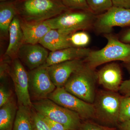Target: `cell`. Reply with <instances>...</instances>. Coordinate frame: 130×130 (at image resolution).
<instances>
[{
  "label": "cell",
  "mask_w": 130,
  "mask_h": 130,
  "mask_svg": "<svg viewBox=\"0 0 130 130\" xmlns=\"http://www.w3.org/2000/svg\"><path fill=\"white\" fill-rule=\"evenodd\" d=\"M15 3L18 15L27 21H46L69 10L61 0H20Z\"/></svg>",
  "instance_id": "6da1fadb"
},
{
  "label": "cell",
  "mask_w": 130,
  "mask_h": 130,
  "mask_svg": "<svg viewBox=\"0 0 130 130\" xmlns=\"http://www.w3.org/2000/svg\"><path fill=\"white\" fill-rule=\"evenodd\" d=\"M107 42L100 50L90 51L84 59L85 63L93 69L116 61L124 63L130 61V44L121 41L119 37L111 33L105 34Z\"/></svg>",
  "instance_id": "7a4b0ae2"
},
{
  "label": "cell",
  "mask_w": 130,
  "mask_h": 130,
  "mask_svg": "<svg viewBox=\"0 0 130 130\" xmlns=\"http://www.w3.org/2000/svg\"><path fill=\"white\" fill-rule=\"evenodd\" d=\"M97 15L91 11L69 9L47 20L51 29L69 35L93 28Z\"/></svg>",
  "instance_id": "3957f363"
},
{
  "label": "cell",
  "mask_w": 130,
  "mask_h": 130,
  "mask_svg": "<svg viewBox=\"0 0 130 130\" xmlns=\"http://www.w3.org/2000/svg\"><path fill=\"white\" fill-rule=\"evenodd\" d=\"M97 72L86 63L72 74L64 87L81 100L93 104L95 99Z\"/></svg>",
  "instance_id": "277c9868"
},
{
  "label": "cell",
  "mask_w": 130,
  "mask_h": 130,
  "mask_svg": "<svg viewBox=\"0 0 130 130\" xmlns=\"http://www.w3.org/2000/svg\"><path fill=\"white\" fill-rule=\"evenodd\" d=\"M32 108L40 114L60 123L68 130H79L82 124L78 114L48 98L32 102Z\"/></svg>",
  "instance_id": "5b68a950"
},
{
  "label": "cell",
  "mask_w": 130,
  "mask_h": 130,
  "mask_svg": "<svg viewBox=\"0 0 130 130\" xmlns=\"http://www.w3.org/2000/svg\"><path fill=\"white\" fill-rule=\"evenodd\" d=\"M121 97L118 92L106 90L96 92L93 103L94 118L107 124H117Z\"/></svg>",
  "instance_id": "8992f818"
},
{
  "label": "cell",
  "mask_w": 130,
  "mask_h": 130,
  "mask_svg": "<svg viewBox=\"0 0 130 130\" xmlns=\"http://www.w3.org/2000/svg\"><path fill=\"white\" fill-rule=\"evenodd\" d=\"M58 105L76 113L81 119L95 118L93 104L84 101L65 89L64 87L56 88L48 98Z\"/></svg>",
  "instance_id": "52a82bcc"
},
{
  "label": "cell",
  "mask_w": 130,
  "mask_h": 130,
  "mask_svg": "<svg viewBox=\"0 0 130 130\" xmlns=\"http://www.w3.org/2000/svg\"><path fill=\"white\" fill-rule=\"evenodd\" d=\"M116 26L130 27V8L113 6L107 11L97 15L93 28L97 33L111 32Z\"/></svg>",
  "instance_id": "ba28073f"
},
{
  "label": "cell",
  "mask_w": 130,
  "mask_h": 130,
  "mask_svg": "<svg viewBox=\"0 0 130 130\" xmlns=\"http://www.w3.org/2000/svg\"><path fill=\"white\" fill-rule=\"evenodd\" d=\"M28 76L29 93L32 102L47 98L56 89L47 67L41 66L29 71Z\"/></svg>",
  "instance_id": "9c48e42d"
},
{
  "label": "cell",
  "mask_w": 130,
  "mask_h": 130,
  "mask_svg": "<svg viewBox=\"0 0 130 130\" xmlns=\"http://www.w3.org/2000/svg\"><path fill=\"white\" fill-rule=\"evenodd\" d=\"M9 76L14 84L18 106L32 107L29 93L28 72L18 58L12 60Z\"/></svg>",
  "instance_id": "30bf717a"
},
{
  "label": "cell",
  "mask_w": 130,
  "mask_h": 130,
  "mask_svg": "<svg viewBox=\"0 0 130 130\" xmlns=\"http://www.w3.org/2000/svg\"><path fill=\"white\" fill-rule=\"evenodd\" d=\"M49 53L47 49L38 44L24 43L20 48L18 58L29 71L41 67L48 58Z\"/></svg>",
  "instance_id": "8fae6325"
},
{
  "label": "cell",
  "mask_w": 130,
  "mask_h": 130,
  "mask_svg": "<svg viewBox=\"0 0 130 130\" xmlns=\"http://www.w3.org/2000/svg\"><path fill=\"white\" fill-rule=\"evenodd\" d=\"M84 63V59H78L57 63L47 67L54 84L56 88H60L64 87L72 74Z\"/></svg>",
  "instance_id": "7c38bea8"
},
{
  "label": "cell",
  "mask_w": 130,
  "mask_h": 130,
  "mask_svg": "<svg viewBox=\"0 0 130 130\" xmlns=\"http://www.w3.org/2000/svg\"><path fill=\"white\" fill-rule=\"evenodd\" d=\"M97 81L106 90L118 92L122 81V72L118 64L107 63L97 72Z\"/></svg>",
  "instance_id": "4fadbf2b"
},
{
  "label": "cell",
  "mask_w": 130,
  "mask_h": 130,
  "mask_svg": "<svg viewBox=\"0 0 130 130\" xmlns=\"http://www.w3.org/2000/svg\"><path fill=\"white\" fill-rule=\"evenodd\" d=\"M20 19L24 43H39L47 32L51 29V26L47 20L32 22L26 21L20 18Z\"/></svg>",
  "instance_id": "5bb4252c"
},
{
  "label": "cell",
  "mask_w": 130,
  "mask_h": 130,
  "mask_svg": "<svg viewBox=\"0 0 130 130\" xmlns=\"http://www.w3.org/2000/svg\"><path fill=\"white\" fill-rule=\"evenodd\" d=\"M91 51L86 48L70 47L58 51L50 52L46 61L42 66L48 67L51 65L73 60L84 59Z\"/></svg>",
  "instance_id": "9a60e30c"
},
{
  "label": "cell",
  "mask_w": 130,
  "mask_h": 130,
  "mask_svg": "<svg viewBox=\"0 0 130 130\" xmlns=\"http://www.w3.org/2000/svg\"><path fill=\"white\" fill-rule=\"evenodd\" d=\"M9 44L5 54V58L12 60L18 58L20 48L24 43L19 16L16 15L12 21L9 29Z\"/></svg>",
  "instance_id": "2e32d148"
},
{
  "label": "cell",
  "mask_w": 130,
  "mask_h": 130,
  "mask_svg": "<svg viewBox=\"0 0 130 130\" xmlns=\"http://www.w3.org/2000/svg\"><path fill=\"white\" fill-rule=\"evenodd\" d=\"M39 43L51 52L72 47L68 36L55 29H51L47 32Z\"/></svg>",
  "instance_id": "e0dca14e"
},
{
  "label": "cell",
  "mask_w": 130,
  "mask_h": 130,
  "mask_svg": "<svg viewBox=\"0 0 130 130\" xmlns=\"http://www.w3.org/2000/svg\"><path fill=\"white\" fill-rule=\"evenodd\" d=\"M15 1L0 2V37L1 40L9 37V26L18 15Z\"/></svg>",
  "instance_id": "ac0fdd59"
},
{
  "label": "cell",
  "mask_w": 130,
  "mask_h": 130,
  "mask_svg": "<svg viewBox=\"0 0 130 130\" xmlns=\"http://www.w3.org/2000/svg\"><path fill=\"white\" fill-rule=\"evenodd\" d=\"M18 106L12 130H35L32 107Z\"/></svg>",
  "instance_id": "d6986e66"
},
{
  "label": "cell",
  "mask_w": 130,
  "mask_h": 130,
  "mask_svg": "<svg viewBox=\"0 0 130 130\" xmlns=\"http://www.w3.org/2000/svg\"><path fill=\"white\" fill-rule=\"evenodd\" d=\"M18 107L13 97L0 107V130H12Z\"/></svg>",
  "instance_id": "ffe728a7"
},
{
  "label": "cell",
  "mask_w": 130,
  "mask_h": 130,
  "mask_svg": "<svg viewBox=\"0 0 130 130\" xmlns=\"http://www.w3.org/2000/svg\"><path fill=\"white\" fill-rule=\"evenodd\" d=\"M69 41L72 47L85 48L90 42V37L85 31H79L68 36Z\"/></svg>",
  "instance_id": "44dd1931"
},
{
  "label": "cell",
  "mask_w": 130,
  "mask_h": 130,
  "mask_svg": "<svg viewBox=\"0 0 130 130\" xmlns=\"http://www.w3.org/2000/svg\"><path fill=\"white\" fill-rule=\"evenodd\" d=\"M91 11L96 15L105 12L113 6L112 0H87Z\"/></svg>",
  "instance_id": "7402d4cb"
},
{
  "label": "cell",
  "mask_w": 130,
  "mask_h": 130,
  "mask_svg": "<svg viewBox=\"0 0 130 130\" xmlns=\"http://www.w3.org/2000/svg\"><path fill=\"white\" fill-rule=\"evenodd\" d=\"M130 120V98L121 96L119 121L120 123Z\"/></svg>",
  "instance_id": "603a6c76"
},
{
  "label": "cell",
  "mask_w": 130,
  "mask_h": 130,
  "mask_svg": "<svg viewBox=\"0 0 130 130\" xmlns=\"http://www.w3.org/2000/svg\"><path fill=\"white\" fill-rule=\"evenodd\" d=\"M61 1L64 5L68 9L91 11L89 7L87 0H61Z\"/></svg>",
  "instance_id": "cb8c5ba5"
},
{
  "label": "cell",
  "mask_w": 130,
  "mask_h": 130,
  "mask_svg": "<svg viewBox=\"0 0 130 130\" xmlns=\"http://www.w3.org/2000/svg\"><path fill=\"white\" fill-rule=\"evenodd\" d=\"M12 93L11 90L4 84L0 86V107L7 103L12 98Z\"/></svg>",
  "instance_id": "d4e9b609"
},
{
  "label": "cell",
  "mask_w": 130,
  "mask_h": 130,
  "mask_svg": "<svg viewBox=\"0 0 130 130\" xmlns=\"http://www.w3.org/2000/svg\"><path fill=\"white\" fill-rule=\"evenodd\" d=\"M32 109L35 130H51L40 114Z\"/></svg>",
  "instance_id": "484cf974"
},
{
  "label": "cell",
  "mask_w": 130,
  "mask_h": 130,
  "mask_svg": "<svg viewBox=\"0 0 130 130\" xmlns=\"http://www.w3.org/2000/svg\"><path fill=\"white\" fill-rule=\"evenodd\" d=\"M112 129V128L88 121L81 124L79 130H111Z\"/></svg>",
  "instance_id": "4316f807"
},
{
  "label": "cell",
  "mask_w": 130,
  "mask_h": 130,
  "mask_svg": "<svg viewBox=\"0 0 130 130\" xmlns=\"http://www.w3.org/2000/svg\"><path fill=\"white\" fill-rule=\"evenodd\" d=\"M39 114L51 130H68L65 126L60 123L52 120L48 117Z\"/></svg>",
  "instance_id": "83f0119b"
},
{
  "label": "cell",
  "mask_w": 130,
  "mask_h": 130,
  "mask_svg": "<svg viewBox=\"0 0 130 130\" xmlns=\"http://www.w3.org/2000/svg\"><path fill=\"white\" fill-rule=\"evenodd\" d=\"M119 91L123 96L130 98V79L123 81Z\"/></svg>",
  "instance_id": "f1b7e54d"
},
{
  "label": "cell",
  "mask_w": 130,
  "mask_h": 130,
  "mask_svg": "<svg viewBox=\"0 0 130 130\" xmlns=\"http://www.w3.org/2000/svg\"><path fill=\"white\" fill-rule=\"evenodd\" d=\"M119 38L123 42L130 44V27L121 32Z\"/></svg>",
  "instance_id": "f546056e"
},
{
  "label": "cell",
  "mask_w": 130,
  "mask_h": 130,
  "mask_svg": "<svg viewBox=\"0 0 130 130\" xmlns=\"http://www.w3.org/2000/svg\"><path fill=\"white\" fill-rule=\"evenodd\" d=\"M112 2L114 6L130 8V0H112Z\"/></svg>",
  "instance_id": "4dcf8cb0"
},
{
  "label": "cell",
  "mask_w": 130,
  "mask_h": 130,
  "mask_svg": "<svg viewBox=\"0 0 130 130\" xmlns=\"http://www.w3.org/2000/svg\"><path fill=\"white\" fill-rule=\"evenodd\" d=\"M118 127L119 130H130V120L120 123Z\"/></svg>",
  "instance_id": "1f68e13d"
},
{
  "label": "cell",
  "mask_w": 130,
  "mask_h": 130,
  "mask_svg": "<svg viewBox=\"0 0 130 130\" xmlns=\"http://www.w3.org/2000/svg\"><path fill=\"white\" fill-rule=\"evenodd\" d=\"M125 67L126 68L130 75V61L126 63H124Z\"/></svg>",
  "instance_id": "d6a6232c"
},
{
  "label": "cell",
  "mask_w": 130,
  "mask_h": 130,
  "mask_svg": "<svg viewBox=\"0 0 130 130\" xmlns=\"http://www.w3.org/2000/svg\"><path fill=\"white\" fill-rule=\"evenodd\" d=\"M20 0H0V2L4 1H18Z\"/></svg>",
  "instance_id": "836d02e7"
},
{
  "label": "cell",
  "mask_w": 130,
  "mask_h": 130,
  "mask_svg": "<svg viewBox=\"0 0 130 130\" xmlns=\"http://www.w3.org/2000/svg\"><path fill=\"white\" fill-rule=\"evenodd\" d=\"M111 130H117L115 129H114V128H112V129H111Z\"/></svg>",
  "instance_id": "e575fe53"
}]
</instances>
